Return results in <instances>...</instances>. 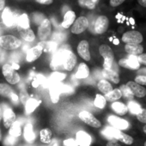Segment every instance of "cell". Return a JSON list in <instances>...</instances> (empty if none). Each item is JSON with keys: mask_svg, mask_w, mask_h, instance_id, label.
Here are the masks:
<instances>
[{"mask_svg": "<svg viewBox=\"0 0 146 146\" xmlns=\"http://www.w3.org/2000/svg\"><path fill=\"white\" fill-rule=\"evenodd\" d=\"M40 46L43 47V50L46 52H52L56 49L57 43L54 41H41L39 43Z\"/></svg>", "mask_w": 146, "mask_h": 146, "instance_id": "cell-35", "label": "cell"}, {"mask_svg": "<svg viewBox=\"0 0 146 146\" xmlns=\"http://www.w3.org/2000/svg\"><path fill=\"white\" fill-rule=\"evenodd\" d=\"M76 141L79 146H90L91 143V137L87 132L80 131L76 135Z\"/></svg>", "mask_w": 146, "mask_h": 146, "instance_id": "cell-20", "label": "cell"}, {"mask_svg": "<svg viewBox=\"0 0 146 146\" xmlns=\"http://www.w3.org/2000/svg\"><path fill=\"white\" fill-rule=\"evenodd\" d=\"M58 90H54V89H52L51 91H50V94H51V98H52V101L53 102H58Z\"/></svg>", "mask_w": 146, "mask_h": 146, "instance_id": "cell-42", "label": "cell"}, {"mask_svg": "<svg viewBox=\"0 0 146 146\" xmlns=\"http://www.w3.org/2000/svg\"><path fill=\"white\" fill-rule=\"evenodd\" d=\"M2 119H3V109H2L1 106H0V123H1Z\"/></svg>", "mask_w": 146, "mask_h": 146, "instance_id": "cell-52", "label": "cell"}, {"mask_svg": "<svg viewBox=\"0 0 146 146\" xmlns=\"http://www.w3.org/2000/svg\"><path fill=\"white\" fill-rule=\"evenodd\" d=\"M106 104H107V100L104 97V96L97 94L96 96V99L94 101V105L100 109H103L106 107Z\"/></svg>", "mask_w": 146, "mask_h": 146, "instance_id": "cell-34", "label": "cell"}, {"mask_svg": "<svg viewBox=\"0 0 146 146\" xmlns=\"http://www.w3.org/2000/svg\"><path fill=\"white\" fill-rule=\"evenodd\" d=\"M122 41L125 44H137L139 45L143 38L140 32L137 31H127L122 35Z\"/></svg>", "mask_w": 146, "mask_h": 146, "instance_id": "cell-9", "label": "cell"}, {"mask_svg": "<svg viewBox=\"0 0 146 146\" xmlns=\"http://www.w3.org/2000/svg\"><path fill=\"white\" fill-rule=\"evenodd\" d=\"M125 0H110V5L113 7H117L119 5H120L121 4H123Z\"/></svg>", "mask_w": 146, "mask_h": 146, "instance_id": "cell-44", "label": "cell"}, {"mask_svg": "<svg viewBox=\"0 0 146 146\" xmlns=\"http://www.w3.org/2000/svg\"><path fill=\"white\" fill-rule=\"evenodd\" d=\"M19 98H20L21 102L25 106L26 102H28V100H29L30 97H29L28 92H27L25 90H22L20 91V94H19Z\"/></svg>", "mask_w": 146, "mask_h": 146, "instance_id": "cell-39", "label": "cell"}, {"mask_svg": "<svg viewBox=\"0 0 146 146\" xmlns=\"http://www.w3.org/2000/svg\"><path fill=\"white\" fill-rule=\"evenodd\" d=\"M43 47L41 46H40L39 44L34 47H31L30 49L28 50L27 52V54H26V61L29 62V63H31V62H34L35 61L36 59H38L42 52H43Z\"/></svg>", "mask_w": 146, "mask_h": 146, "instance_id": "cell-14", "label": "cell"}, {"mask_svg": "<svg viewBox=\"0 0 146 146\" xmlns=\"http://www.w3.org/2000/svg\"><path fill=\"white\" fill-rule=\"evenodd\" d=\"M102 75H103L104 79H106L109 82H112L113 84H119V81H120L119 76L113 69H103Z\"/></svg>", "mask_w": 146, "mask_h": 146, "instance_id": "cell-18", "label": "cell"}, {"mask_svg": "<svg viewBox=\"0 0 146 146\" xmlns=\"http://www.w3.org/2000/svg\"><path fill=\"white\" fill-rule=\"evenodd\" d=\"M103 134H105L107 137H111L112 139H116L119 140L127 145H131L133 143V137L129 136L128 134L121 131L120 130H118L113 126L111 127H107L103 131Z\"/></svg>", "mask_w": 146, "mask_h": 146, "instance_id": "cell-2", "label": "cell"}, {"mask_svg": "<svg viewBox=\"0 0 146 146\" xmlns=\"http://www.w3.org/2000/svg\"><path fill=\"white\" fill-rule=\"evenodd\" d=\"M78 55L85 61H90V44L87 40H81L78 46Z\"/></svg>", "mask_w": 146, "mask_h": 146, "instance_id": "cell-15", "label": "cell"}, {"mask_svg": "<svg viewBox=\"0 0 146 146\" xmlns=\"http://www.w3.org/2000/svg\"><path fill=\"white\" fill-rule=\"evenodd\" d=\"M76 21V14L74 11H68L64 17V21L62 23V27L64 29H69L70 26L73 25V23Z\"/></svg>", "mask_w": 146, "mask_h": 146, "instance_id": "cell-23", "label": "cell"}, {"mask_svg": "<svg viewBox=\"0 0 146 146\" xmlns=\"http://www.w3.org/2000/svg\"><path fill=\"white\" fill-rule=\"evenodd\" d=\"M41 102L40 100H37L35 98H32L30 97L28 102H26L24 108H25V112L27 114H31L40 105Z\"/></svg>", "mask_w": 146, "mask_h": 146, "instance_id": "cell-24", "label": "cell"}, {"mask_svg": "<svg viewBox=\"0 0 146 146\" xmlns=\"http://www.w3.org/2000/svg\"><path fill=\"white\" fill-rule=\"evenodd\" d=\"M50 146H58V143H57V142L51 143V145H50Z\"/></svg>", "mask_w": 146, "mask_h": 146, "instance_id": "cell-53", "label": "cell"}, {"mask_svg": "<svg viewBox=\"0 0 146 146\" xmlns=\"http://www.w3.org/2000/svg\"><path fill=\"white\" fill-rule=\"evenodd\" d=\"M97 88L104 96H106L107 94H108L112 90H113V88L112 84H110V82L106 80V79H104V78L101 79L97 83Z\"/></svg>", "mask_w": 146, "mask_h": 146, "instance_id": "cell-25", "label": "cell"}, {"mask_svg": "<svg viewBox=\"0 0 146 146\" xmlns=\"http://www.w3.org/2000/svg\"><path fill=\"white\" fill-rule=\"evenodd\" d=\"M2 73L7 83L11 85H15L21 81L19 73L11 66V64H5L2 66Z\"/></svg>", "mask_w": 146, "mask_h": 146, "instance_id": "cell-4", "label": "cell"}, {"mask_svg": "<svg viewBox=\"0 0 146 146\" xmlns=\"http://www.w3.org/2000/svg\"><path fill=\"white\" fill-rule=\"evenodd\" d=\"M52 132L49 128H44L40 131V139L43 143H51Z\"/></svg>", "mask_w": 146, "mask_h": 146, "instance_id": "cell-28", "label": "cell"}, {"mask_svg": "<svg viewBox=\"0 0 146 146\" xmlns=\"http://www.w3.org/2000/svg\"><path fill=\"white\" fill-rule=\"evenodd\" d=\"M126 85L129 87V89L131 90V91L132 92V94L134 95V96L138 97V98H143L146 96V90L145 88H143L142 85L137 84L134 81H129Z\"/></svg>", "mask_w": 146, "mask_h": 146, "instance_id": "cell-16", "label": "cell"}, {"mask_svg": "<svg viewBox=\"0 0 146 146\" xmlns=\"http://www.w3.org/2000/svg\"><path fill=\"white\" fill-rule=\"evenodd\" d=\"M2 140V132H1V130H0V141Z\"/></svg>", "mask_w": 146, "mask_h": 146, "instance_id": "cell-56", "label": "cell"}, {"mask_svg": "<svg viewBox=\"0 0 146 146\" xmlns=\"http://www.w3.org/2000/svg\"><path fill=\"white\" fill-rule=\"evenodd\" d=\"M137 60L140 64L146 65V53H143V54L137 56Z\"/></svg>", "mask_w": 146, "mask_h": 146, "instance_id": "cell-45", "label": "cell"}, {"mask_svg": "<svg viewBox=\"0 0 146 146\" xmlns=\"http://www.w3.org/2000/svg\"><path fill=\"white\" fill-rule=\"evenodd\" d=\"M99 52L101 56L104 58L103 69H112L113 61H114V53L112 48L106 45H101L99 47Z\"/></svg>", "mask_w": 146, "mask_h": 146, "instance_id": "cell-5", "label": "cell"}, {"mask_svg": "<svg viewBox=\"0 0 146 146\" xmlns=\"http://www.w3.org/2000/svg\"><path fill=\"white\" fill-rule=\"evenodd\" d=\"M5 0H0V11H3L5 9Z\"/></svg>", "mask_w": 146, "mask_h": 146, "instance_id": "cell-48", "label": "cell"}, {"mask_svg": "<svg viewBox=\"0 0 146 146\" xmlns=\"http://www.w3.org/2000/svg\"><path fill=\"white\" fill-rule=\"evenodd\" d=\"M137 119L140 122H142L143 124H146V109H143L142 112L137 115Z\"/></svg>", "mask_w": 146, "mask_h": 146, "instance_id": "cell-41", "label": "cell"}, {"mask_svg": "<svg viewBox=\"0 0 146 146\" xmlns=\"http://www.w3.org/2000/svg\"><path fill=\"white\" fill-rule=\"evenodd\" d=\"M4 110H3V123L4 126L6 129H10L11 125L17 121V115L14 113L13 109L8 106L4 105Z\"/></svg>", "mask_w": 146, "mask_h": 146, "instance_id": "cell-6", "label": "cell"}, {"mask_svg": "<svg viewBox=\"0 0 146 146\" xmlns=\"http://www.w3.org/2000/svg\"><path fill=\"white\" fill-rule=\"evenodd\" d=\"M75 76L78 79L87 78L90 76V68L88 67V65L84 63H81L78 65V71L76 72Z\"/></svg>", "mask_w": 146, "mask_h": 146, "instance_id": "cell-26", "label": "cell"}, {"mask_svg": "<svg viewBox=\"0 0 146 146\" xmlns=\"http://www.w3.org/2000/svg\"><path fill=\"white\" fill-rule=\"evenodd\" d=\"M125 51L131 56H139L143 52V46L137 45V44H125Z\"/></svg>", "mask_w": 146, "mask_h": 146, "instance_id": "cell-19", "label": "cell"}, {"mask_svg": "<svg viewBox=\"0 0 146 146\" xmlns=\"http://www.w3.org/2000/svg\"><path fill=\"white\" fill-rule=\"evenodd\" d=\"M77 60V56L71 52L70 47L66 46L61 47L54 54L52 59L51 67L53 70L62 68L67 71H71L76 66Z\"/></svg>", "mask_w": 146, "mask_h": 146, "instance_id": "cell-1", "label": "cell"}, {"mask_svg": "<svg viewBox=\"0 0 146 146\" xmlns=\"http://www.w3.org/2000/svg\"><path fill=\"white\" fill-rule=\"evenodd\" d=\"M11 66H12L16 70H18V69L20 68V65H19L18 64L15 63V62H12V63H11Z\"/></svg>", "mask_w": 146, "mask_h": 146, "instance_id": "cell-50", "label": "cell"}, {"mask_svg": "<svg viewBox=\"0 0 146 146\" xmlns=\"http://www.w3.org/2000/svg\"><path fill=\"white\" fill-rule=\"evenodd\" d=\"M143 132H144V133L146 134V125H145L143 126Z\"/></svg>", "mask_w": 146, "mask_h": 146, "instance_id": "cell-55", "label": "cell"}, {"mask_svg": "<svg viewBox=\"0 0 146 146\" xmlns=\"http://www.w3.org/2000/svg\"><path fill=\"white\" fill-rule=\"evenodd\" d=\"M112 109L119 115H125L128 113L129 109L127 108V106L122 102H115L112 104Z\"/></svg>", "mask_w": 146, "mask_h": 146, "instance_id": "cell-27", "label": "cell"}, {"mask_svg": "<svg viewBox=\"0 0 146 146\" xmlns=\"http://www.w3.org/2000/svg\"><path fill=\"white\" fill-rule=\"evenodd\" d=\"M134 82L142 86H146V75H137L135 78Z\"/></svg>", "mask_w": 146, "mask_h": 146, "instance_id": "cell-40", "label": "cell"}, {"mask_svg": "<svg viewBox=\"0 0 146 146\" xmlns=\"http://www.w3.org/2000/svg\"><path fill=\"white\" fill-rule=\"evenodd\" d=\"M119 90H120V91H121L122 96H123L125 98H126V99H133L134 95L132 94V92L131 91V90L129 89V87H128L126 84L121 85L120 88H119Z\"/></svg>", "mask_w": 146, "mask_h": 146, "instance_id": "cell-36", "label": "cell"}, {"mask_svg": "<svg viewBox=\"0 0 146 146\" xmlns=\"http://www.w3.org/2000/svg\"><path fill=\"white\" fill-rule=\"evenodd\" d=\"M64 144L66 146H77L78 143H77V141L73 140V139H68V140L64 141Z\"/></svg>", "mask_w": 146, "mask_h": 146, "instance_id": "cell-47", "label": "cell"}, {"mask_svg": "<svg viewBox=\"0 0 146 146\" xmlns=\"http://www.w3.org/2000/svg\"><path fill=\"white\" fill-rule=\"evenodd\" d=\"M18 17H19L13 14L11 11L10 8H8V7L4 10L3 14H2V20L7 27H12V26L17 24Z\"/></svg>", "mask_w": 146, "mask_h": 146, "instance_id": "cell-13", "label": "cell"}, {"mask_svg": "<svg viewBox=\"0 0 146 146\" xmlns=\"http://www.w3.org/2000/svg\"><path fill=\"white\" fill-rule=\"evenodd\" d=\"M10 100L11 101V102L14 104V105H18L19 104V102H20V98L18 97V96L15 93V92H13L12 93V95H11V96L10 97Z\"/></svg>", "mask_w": 146, "mask_h": 146, "instance_id": "cell-43", "label": "cell"}, {"mask_svg": "<svg viewBox=\"0 0 146 146\" xmlns=\"http://www.w3.org/2000/svg\"><path fill=\"white\" fill-rule=\"evenodd\" d=\"M65 77H66V75H65V74H64V73H61V72H58V71H56V72H53L52 74L51 75V77H50V80H51V81H52V82H56V83H58V82H60V81L64 80V79L65 78Z\"/></svg>", "mask_w": 146, "mask_h": 146, "instance_id": "cell-37", "label": "cell"}, {"mask_svg": "<svg viewBox=\"0 0 146 146\" xmlns=\"http://www.w3.org/2000/svg\"><path fill=\"white\" fill-rule=\"evenodd\" d=\"M22 46V41L16 36L6 35L0 36V46L6 51H15Z\"/></svg>", "mask_w": 146, "mask_h": 146, "instance_id": "cell-3", "label": "cell"}, {"mask_svg": "<svg viewBox=\"0 0 146 146\" xmlns=\"http://www.w3.org/2000/svg\"><path fill=\"white\" fill-rule=\"evenodd\" d=\"M37 1L41 3V4H50V3H52V0H37Z\"/></svg>", "mask_w": 146, "mask_h": 146, "instance_id": "cell-51", "label": "cell"}, {"mask_svg": "<svg viewBox=\"0 0 146 146\" xmlns=\"http://www.w3.org/2000/svg\"><path fill=\"white\" fill-rule=\"evenodd\" d=\"M106 146H122L118 143V140L116 139H110L108 143Z\"/></svg>", "mask_w": 146, "mask_h": 146, "instance_id": "cell-46", "label": "cell"}, {"mask_svg": "<svg viewBox=\"0 0 146 146\" xmlns=\"http://www.w3.org/2000/svg\"><path fill=\"white\" fill-rule=\"evenodd\" d=\"M137 2L140 5L146 8V0H137Z\"/></svg>", "mask_w": 146, "mask_h": 146, "instance_id": "cell-49", "label": "cell"}, {"mask_svg": "<svg viewBox=\"0 0 146 146\" xmlns=\"http://www.w3.org/2000/svg\"><path fill=\"white\" fill-rule=\"evenodd\" d=\"M140 73H146V68H144V69H142V70H140Z\"/></svg>", "mask_w": 146, "mask_h": 146, "instance_id": "cell-54", "label": "cell"}, {"mask_svg": "<svg viewBox=\"0 0 146 146\" xmlns=\"http://www.w3.org/2000/svg\"><path fill=\"white\" fill-rule=\"evenodd\" d=\"M143 146H146V141L144 142V143H143Z\"/></svg>", "mask_w": 146, "mask_h": 146, "instance_id": "cell-57", "label": "cell"}, {"mask_svg": "<svg viewBox=\"0 0 146 146\" xmlns=\"http://www.w3.org/2000/svg\"><path fill=\"white\" fill-rule=\"evenodd\" d=\"M17 27H20L22 29H29L30 25H29V19L27 14H22L19 17H18V21H17Z\"/></svg>", "mask_w": 146, "mask_h": 146, "instance_id": "cell-32", "label": "cell"}, {"mask_svg": "<svg viewBox=\"0 0 146 146\" xmlns=\"http://www.w3.org/2000/svg\"><path fill=\"white\" fill-rule=\"evenodd\" d=\"M23 137L24 139L29 143H32L35 142V133L34 131V128H33V125L29 123L25 125L24 127V131H23Z\"/></svg>", "mask_w": 146, "mask_h": 146, "instance_id": "cell-21", "label": "cell"}, {"mask_svg": "<svg viewBox=\"0 0 146 146\" xmlns=\"http://www.w3.org/2000/svg\"><path fill=\"white\" fill-rule=\"evenodd\" d=\"M104 97L106 98L107 102H110L113 103L115 102H118V100L122 97V94L119 89H113V90H112L110 93L104 96Z\"/></svg>", "mask_w": 146, "mask_h": 146, "instance_id": "cell-29", "label": "cell"}, {"mask_svg": "<svg viewBox=\"0 0 146 146\" xmlns=\"http://www.w3.org/2000/svg\"><path fill=\"white\" fill-rule=\"evenodd\" d=\"M89 27V20L85 17H78L75 23L71 26V33L75 35H79L84 32Z\"/></svg>", "mask_w": 146, "mask_h": 146, "instance_id": "cell-10", "label": "cell"}, {"mask_svg": "<svg viewBox=\"0 0 146 146\" xmlns=\"http://www.w3.org/2000/svg\"><path fill=\"white\" fill-rule=\"evenodd\" d=\"M127 108L129 109V111L133 113V114H136L137 115L138 113H140L143 110V108H141V106L139 104H137L136 102L134 101H131L128 102V105H127Z\"/></svg>", "mask_w": 146, "mask_h": 146, "instance_id": "cell-33", "label": "cell"}, {"mask_svg": "<svg viewBox=\"0 0 146 146\" xmlns=\"http://www.w3.org/2000/svg\"><path fill=\"white\" fill-rule=\"evenodd\" d=\"M119 65L130 70H137L140 67V63L136 56H129L128 58L119 59Z\"/></svg>", "mask_w": 146, "mask_h": 146, "instance_id": "cell-11", "label": "cell"}, {"mask_svg": "<svg viewBox=\"0 0 146 146\" xmlns=\"http://www.w3.org/2000/svg\"><path fill=\"white\" fill-rule=\"evenodd\" d=\"M17 143V137H11V135H7L6 137L4 140V145L5 146H15Z\"/></svg>", "mask_w": 146, "mask_h": 146, "instance_id": "cell-38", "label": "cell"}, {"mask_svg": "<svg viewBox=\"0 0 146 146\" xmlns=\"http://www.w3.org/2000/svg\"><path fill=\"white\" fill-rule=\"evenodd\" d=\"M109 25L108 18L106 16H100L96 18L95 23V31L98 35H102L107 32Z\"/></svg>", "mask_w": 146, "mask_h": 146, "instance_id": "cell-12", "label": "cell"}, {"mask_svg": "<svg viewBox=\"0 0 146 146\" xmlns=\"http://www.w3.org/2000/svg\"><path fill=\"white\" fill-rule=\"evenodd\" d=\"M108 122L112 125L113 127L118 129V130H125L129 127V123L121 118H118L116 116L111 115L108 117Z\"/></svg>", "mask_w": 146, "mask_h": 146, "instance_id": "cell-17", "label": "cell"}, {"mask_svg": "<svg viewBox=\"0 0 146 146\" xmlns=\"http://www.w3.org/2000/svg\"><path fill=\"white\" fill-rule=\"evenodd\" d=\"M18 29V32L20 34V36L28 42H32L35 40V35L34 31L29 28V29H22L20 27H17Z\"/></svg>", "mask_w": 146, "mask_h": 146, "instance_id": "cell-22", "label": "cell"}, {"mask_svg": "<svg viewBox=\"0 0 146 146\" xmlns=\"http://www.w3.org/2000/svg\"><path fill=\"white\" fill-rule=\"evenodd\" d=\"M13 92L15 91L13 90L11 85L7 84H0V96H1L5 98H10Z\"/></svg>", "mask_w": 146, "mask_h": 146, "instance_id": "cell-31", "label": "cell"}, {"mask_svg": "<svg viewBox=\"0 0 146 146\" xmlns=\"http://www.w3.org/2000/svg\"><path fill=\"white\" fill-rule=\"evenodd\" d=\"M22 125L20 121H16L9 129V135L14 137H18L22 135Z\"/></svg>", "mask_w": 146, "mask_h": 146, "instance_id": "cell-30", "label": "cell"}, {"mask_svg": "<svg viewBox=\"0 0 146 146\" xmlns=\"http://www.w3.org/2000/svg\"><path fill=\"white\" fill-rule=\"evenodd\" d=\"M52 33V24L49 19L45 18L38 28V37L41 41H46Z\"/></svg>", "mask_w": 146, "mask_h": 146, "instance_id": "cell-7", "label": "cell"}, {"mask_svg": "<svg viewBox=\"0 0 146 146\" xmlns=\"http://www.w3.org/2000/svg\"><path fill=\"white\" fill-rule=\"evenodd\" d=\"M79 119L84 121L88 125L94 128H100L102 126V123L99 119H97L91 113L88 111H81L78 114Z\"/></svg>", "mask_w": 146, "mask_h": 146, "instance_id": "cell-8", "label": "cell"}]
</instances>
